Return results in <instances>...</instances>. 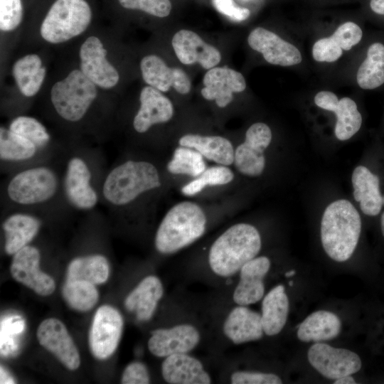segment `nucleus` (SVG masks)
<instances>
[{
  "mask_svg": "<svg viewBox=\"0 0 384 384\" xmlns=\"http://www.w3.org/2000/svg\"><path fill=\"white\" fill-rule=\"evenodd\" d=\"M362 36L360 26L353 22L348 21L340 25L331 37L342 50H348L360 42Z\"/></svg>",
  "mask_w": 384,
  "mask_h": 384,
  "instance_id": "a19ab883",
  "label": "nucleus"
},
{
  "mask_svg": "<svg viewBox=\"0 0 384 384\" xmlns=\"http://www.w3.org/2000/svg\"><path fill=\"white\" fill-rule=\"evenodd\" d=\"M121 314L113 306L102 305L96 311L89 332V346L92 355L105 360L116 351L123 331Z\"/></svg>",
  "mask_w": 384,
  "mask_h": 384,
  "instance_id": "6e6552de",
  "label": "nucleus"
},
{
  "mask_svg": "<svg viewBox=\"0 0 384 384\" xmlns=\"http://www.w3.org/2000/svg\"><path fill=\"white\" fill-rule=\"evenodd\" d=\"M270 260L265 256L255 257L240 270L239 281L233 293L237 305L249 306L260 301L265 294L264 278L270 268Z\"/></svg>",
  "mask_w": 384,
  "mask_h": 384,
  "instance_id": "6ab92c4d",
  "label": "nucleus"
},
{
  "mask_svg": "<svg viewBox=\"0 0 384 384\" xmlns=\"http://www.w3.org/2000/svg\"><path fill=\"white\" fill-rule=\"evenodd\" d=\"M92 20V11L85 0H56L45 16L40 33L53 44L66 42L84 33Z\"/></svg>",
  "mask_w": 384,
  "mask_h": 384,
  "instance_id": "39448f33",
  "label": "nucleus"
},
{
  "mask_svg": "<svg viewBox=\"0 0 384 384\" xmlns=\"http://www.w3.org/2000/svg\"><path fill=\"white\" fill-rule=\"evenodd\" d=\"M167 169L173 174L198 177L206 169V165L200 152L181 146L175 149L171 160L167 164Z\"/></svg>",
  "mask_w": 384,
  "mask_h": 384,
  "instance_id": "c9c22d12",
  "label": "nucleus"
},
{
  "mask_svg": "<svg viewBox=\"0 0 384 384\" xmlns=\"http://www.w3.org/2000/svg\"><path fill=\"white\" fill-rule=\"evenodd\" d=\"M307 357L310 364L319 373L332 380L354 374L362 365L356 353L321 342H316L309 348Z\"/></svg>",
  "mask_w": 384,
  "mask_h": 384,
  "instance_id": "1a4fd4ad",
  "label": "nucleus"
},
{
  "mask_svg": "<svg viewBox=\"0 0 384 384\" xmlns=\"http://www.w3.org/2000/svg\"><path fill=\"white\" fill-rule=\"evenodd\" d=\"M171 44L178 60L184 65L197 63L203 68L209 70L221 60L220 51L193 31L181 29L177 31L173 36Z\"/></svg>",
  "mask_w": 384,
  "mask_h": 384,
  "instance_id": "a211bd4d",
  "label": "nucleus"
},
{
  "mask_svg": "<svg viewBox=\"0 0 384 384\" xmlns=\"http://www.w3.org/2000/svg\"><path fill=\"white\" fill-rule=\"evenodd\" d=\"M164 380L170 384H209L210 374L199 359L189 353L164 358L161 366Z\"/></svg>",
  "mask_w": 384,
  "mask_h": 384,
  "instance_id": "4be33fe9",
  "label": "nucleus"
},
{
  "mask_svg": "<svg viewBox=\"0 0 384 384\" xmlns=\"http://www.w3.org/2000/svg\"><path fill=\"white\" fill-rule=\"evenodd\" d=\"M383 203H384V196L383 197ZM380 225H381V231L382 234L384 236V212L382 214L381 219H380Z\"/></svg>",
  "mask_w": 384,
  "mask_h": 384,
  "instance_id": "3c124183",
  "label": "nucleus"
},
{
  "mask_svg": "<svg viewBox=\"0 0 384 384\" xmlns=\"http://www.w3.org/2000/svg\"><path fill=\"white\" fill-rule=\"evenodd\" d=\"M215 9L233 21L240 22L246 20L250 14L247 8L237 6L233 0H212Z\"/></svg>",
  "mask_w": 384,
  "mask_h": 384,
  "instance_id": "a18cd8bd",
  "label": "nucleus"
},
{
  "mask_svg": "<svg viewBox=\"0 0 384 384\" xmlns=\"http://www.w3.org/2000/svg\"><path fill=\"white\" fill-rule=\"evenodd\" d=\"M296 273V271L295 270H291L289 272H287L285 273V277H292L293 275H294Z\"/></svg>",
  "mask_w": 384,
  "mask_h": 384,
  "instance_id": "603ef678",
  "label": "nucleus"
},
{
  "mask_svg": "<svg viewBox=\"0 0 384 384\" xmlns=\"http://www.w3.org/2000/svg\"><path fill=\"white\" fill-rule=\"evenodd\" d=\"M289 286H292V285H293V281H290V282H289Z\"/></svg>",
  "mask_w": 384,
  "mask_h": 384,
  "instance_id": "864d4df0",
  "label": "nucleus"
},
{
  "mask_svg": "<svg viewBox=\"0 0 384 384\" xmlns=\"http://www.w3.org/2000/svg\"><path fill=\"white\" fill-rule=\"evenodd\" d=\"M97 87L80 70H73L52 86L51 103L62 119L70 122H79L95 100Z\"/></svg>",
  "mask_w": 384,
  "mask_h": 384,
  "instance_id": "423d86ee",
  "label": "nucleus"
},
{
  "mask_svg": "<svg viewBox=\"0 0 384 384\" xmlns=\"http://www.w3.org/2000/svg\"><path fill=\"white\" fill-rule=\"evenodd\" d=\"M150 381L148 368L140 361H134L128 364L121 378V383L123 384H148Z\"/></svg>",
  "mask_w": 384,
  "mask_h": 384,
  "instance_id": "c03bdc74",
  "label": "nucleus"
},
{
  "mask_svg": "<svg viewBox=\"0 0 384 384\" xmlns=\"http://www.w3.org/2000/svg\"><path fill=\"white\" fill-rule=\"evenodd\" d=\"M334 112L336 115L335 135L339 140L344 141L352 137L361 128L362 117L356 103L349 97L339 100Z\"/></svg>",
  "mask_w": 384,
  "mask_h": 384,
  "instance_id": "f704fd0d",
  "label": "nucleus"
},
{
  "mask_svg": "<svg viewBox=\"0 0 384 384\" xmlns=\"http://www.w3.org/2000/svg\"><path fill=\"white\" fill-rule=\"evenodd\" d=\"M41 254L31 245H26L13 255L10 266L12 277L41 296H48L55 289L53 277L40 270Z\"/></svg>",
  "mask_w": 384,
  "mask_h": 384,
  "instance_id": "ddd939ff",
  "label": "nucleus"
},
{
  "mask_svg": "<svg viewBox=\"0 0 384 384\" xmlns=\"http://www.w3.org/2000/svg\"><path fill=\"white\" fill-rule=\"evenodd\" d=\"M160 186L159 172L152 164L129 160L108 173L102 185V195L111 205L122 206Z\"/></svg>",
  "mask_w": 384,
  "mask_h": 384,
  "instance_id": "20e7f679",
  "label": "nucleus"
},
{
  "mask_svg": "<svg viewBox=\"0 0 384 384\" xmlns=\"http://www.w3.org/2000/svg\"><path fill=\"white\" fill-rule=\"evenodd\" d=\"M23 17L21 0H0V29L10 32L20 25Z\"/></svg>",
  "mask_w": 384,
  "mask_h": 384,
  "instance_id": "58836bf2",
  "label": "nucleus"
},
{
  "mask_svg": "<svg viewBox=\"0 0 384 384\" xmlns=\"http://www.w3.org/2000/svg\"><path fill=\"white\" fill-rule=\"evenodd\" d=\"M139 102V109L133 120V127L139 133H144L153 125L166 122L173 117L172 102L153 87L147 85L142 89Z\"/></svg>",
  "mask_w": 384,
  "mask_h": 384,
  "instance_id": "412c9836",
  "label": "nucleus"
},
{
  "mask_svg": "<svg viewBox=\"0 0 384 384\" xmlns=\"http://www.w3.org/2000/svg\"><path fill=\"white\" fill-rule=\"evenodd\" d=\"M272 140L270 128L265 123L257 122L252 124L245 133V139L240 144L234 153V164L242 174L257 176L265 168L264 151Z\"/></svg>",
  "mask_w": 384,
  "mask_h": 384,
  "instance_id": "9d476101",
  "label": "nucleus"
},
{
  "mask_svg": "<svg viewBox=\"0 0 384 384\" xmlns=\"http://www.w3.org/2000/svg\"><path fill=\"white\" fill-rule=\"evenodd\" d=\"M353 196L367 215H377L383 203L378 177L363 166H357L352 174Z\"/></svg>",
  "mask_w": 384,
  "mask_h": 384,
  "instance_id": "a878e982",
  "label": "nucleus"
},
{
  "mask_svg": "<svg viewBox=\"0 0 384 384\" xmlns=\"http://www.w3.org/2000/svg\"><path fill=\"white\" fill-rule=\"evenodd\" d=\"M79 57L80 70L97 87L111 89L117 85L119 73L107 60V50L99 38H87L80 46Z\"/></svg>",
  "mask_w": 384,
  "mask_h": 384,
  "instance_id": "9b49d317",
  "label": "nucleus"
},
{
  "mask_svg": "<svg viewBox=\"0 0 384 384\" xmlns=\"http://www.w3.org/2000/svg\"><path fill=\"white\" fill-rule=\"evenodd\" d=\"M9 129L34 143L41 148L50 141V134L45 126L34 117L18 116L9 124Z\"/></svg>",
  "mask_w": 384,
  "mask_h": 384,
  "instance_id": "4c0bfd02",
  "label": "nucleus"
},
{
  "mask_svg": "<svg viewBox=\"0 0 384 384\" xmlns=\"http://www.w3.org/2000/svg\"><path fill=\"white\" fill-rule=\"evenodd\" d=\"M339 100L336 94L330 91H321L314 97V102L319 107L334 112L338 104Z\"/></svg>",
  "mask_w": 384,
  "mask_h": 384,
  "instance_id": "49530a36",
  "label": "nucleus"
},
{
  "mask_svg": "<svg viewBox=\"0 0 384 384\" xmlns=\"http://www.w3.org/2000/svg\"><path fill=\"white\" fill-rule=\"evenodd\" d=\"M0 373H1V383H15V380H14V378L9 375V373L6 371V370L2 367L1 366V370H0Z\"/></svg>",
  "mask_w": 384,
  "mask_h": 384,
  "instance_id": "09e8293b",
  "label": "nucleus"
},
{
  "mask_svg": "<svg viewBox=\"0 0 384 384\" xmlns=\"http://www.w3.org/2000/svg\"><path fill=\"white\" fill-rule=\"evenodd\" d=\"M127 9L140 10L156 17L168 16L171 11L170 0H118Z\"/></svg>",
  "mask_w": 384,
  "mask_h": 384,
  "instance_id": "ea45409f",
  "label": "nucleus"
},
{
  "mask_svg": "<svg viewBox=\"0 0 384 384\" xmlns=\"http://www.w3.org/2000/svg\"><path fill=\"white\" fill-rule=\"evenodd\" d=\"M41 222L36 217L26 213H14L4 221L5 252L14 255L18 250L28 245L37 235Z\"/></svg>",
  "mask_w": 384,
  "mask_h": 384,
  "instance_id": "393cba45",
  "label": "nucleus"
},
{
  "mask_svg": "<svg viewBox=\"0 0 384 384\" xmlns=\"http://www.w3.org/2000/svg\"><path fill=\"white\" fill-rule=\"evenodd\" d=\"M233 171L225 166H215L206 169L197 178L181 188L183 195L191 196L201 192L207 186L224 185L233 181Z\"/></svg>",
  "mask_w": 384,
  "mask_h": 384,
  "instance_id": "e433bc0d",
  "label": "nucleus"
},
{
  "mask_svg": "<svg viewBox=\"0 0 384 384\" xmlns=\"http://www.w3.org/2000/svg\"><path fill=\"white\" fill-rule=\"evenodd\" d=\"M109 274L107 258L101 255H92L73 259L68 267L66 279L83 280L95 285L105 283Z\"/></svg>",
  "mask_w": 384,
  "mask_h": 384,
  "instance_id": "7c9ffc66",
  "label": "nucleus"
},
{
  "mask_svg": "<svg viewBox=\"0 0 384 384\" xmlns=\"http://www.w3.org/2000/svg\"><path fill=\"white\" fill-rule=\"evenodd\" d=\"M232 384H280L282 379L276 374L270 373L238 370L230 378Z\"/></svg>",
  "mask_w": 384,
  "mask_h": 384,
  "instance_id": "37998d69",
  "label": "nucleus"
},
{
  "mask_svg": "<svg viewBox=\"0 0 384 384\" xmlns=\"http://www.w3.org/2000/svg\"><path fill=\"white\" fill-rule=\"evenodd\" d=\"M164 291L158 277L146 276L127 296L124 306L129 311L134 312L139 321H149L154 314Z\"/></svg>",
  "mask_w": 384,
  "mask_h": 384,
  "instance_id": "b1692460",
  "label": "nucleus"
},
{
  "mask_svg": "<svg viewBox=\"0 0 384 384\" xmlns=\"http://www.w3.org/2000/svg\"><path fill=\"white\" fill-rule=\"evenodd\" d=\"M334 383L335 384H350V383L355 384L356 383V382L355 381L354 378L352 376H351V375H345V376L336 379L334 381Z\"/></svg>",
  "mask_w": 384,
  "mask_h": 384,
  "instance_id": "8fccbe9b",
  "label": "nucleus"
},
{
  "mask_svg": "<svg viewBox=\"0 0 384 384\" xmlns=\"http://www.w3.org/2000/svg\"><path fill=\"white\" fill-rule=\"evenodd\" d=\"M356 80L365 90H373L384 83L383 44L374 43L369 46L366 58L358 70Z\"/></svg>",
  "mask_w": 384,
  "mask_h": 384,
  "instance_id": "2f4dec72",
  "label": "nucleus"
},
{
  "mask_svg": "<svg viewBox=\"0 0 384 384\" xmlns=\"http://www.w3.org/2000/svg\"><path fill=\"white\" fill-rule=\"evenodd\" d=\"M62 293L68 304L79 311L90 310L99 299L95 284L83 280L66 279Z\"/></svg>",
  "mask_w": 384,
  "mask_h": 384,
  "instance_id": "72a5a7b5",
  "label": "nucleus"
},
{
  "mask_svg": "<svg viewBox=\"0 0 384 384\" xmlns=\"http://www.w3.org/2000/svg\"><path fill=\"white\" fill-rule=\"evenodd\" d=\"M289 309V299L282 284L275 286L263 297L260 314L265 334L275 336L282 330Z\"/></svg>",
  "mask_w": 384,
  "mask_h": 384,
  "instance_id": "bb28decb",
  "label": "nucleus"
},
{
  "mask_svg": "<svg viewBox=\"0 0 384 384\" xmlns=\"http://www.w3.org/2000/svg\"><path fill=\"white\" fill-rule=\"evenodd\" d=\"M37 146L24 137L11 131L0 129V158L1 161L18 162L33 158L38 150Z\"/></svg>",
  "mask_w": 384,
  "mask_h": 384,
  "instance_id": "473e14b6",
  "label": "nucleus"
},
{
  "mask_svg": "<svg viewBox=\"0 0 384 384\" xmlns=\"http://www.w3.org/2000/svg\"><path fill=\"white\" fill-rule=\"evenodd\" d=\"M204 87L201 95L208 100H215L219 107H226L233 98L234 92L246 88L244 76L228 67H214L208 70L203 79Z\"/></svg>",
  "mask_w": 384,
  "mask_h": 384,
  "instance_id": "aec40b11",
  "label": "nucleus"
},
{
  "mask_svg": "<svg viewBox=\"0 0 384 384\" xmlns=\"http://www.w3.org/2000/svg\"><path fill=\"white\" fill-rule=\"evenodd\" d=\"M36 336L41 346L53 354L65 367L70 370L78 368L79 351L62 321L55 318L43 320L38 327Z\"/></svg>",
  "mask_w": 384,
  "mask_h": 384,
  "instance_id": "4468645a",
  "label": "nucleus"
},
{
  "mask_svg": "<svg viewBox=\"0 0 384 384\" xmlns=\"http://www.w3.org/2000/svg\"><path fill=\"white\" fill-rule=\"evenodd\" d=\"M247 43L254 50L262 54L264 59L275 65L291 66L302 62L299 49L275 33L257 27L247 37Z\"/></svg>",
  "mask_w": 384,
  "mask_h": 384,
  "instance_id": "dca6fc26",
  "label": "nucleus"
},
{
  "mask_svg": "<svg viewBox=\"0 0 384 384\" xmlns=\"http://www.w3.org/2000/svg\"><path fill=\"white\" fill-rule=\"evenodd\" d=\"M341 329V322L337 315L320 310L309 315L299 324L297 337L304 342H321L336 338Z\"/></svg>",
  "mask_w": 384,
  "mask_h": 384,
  "instance_id": "c85d7f7f",
  "label": "nucleus"
},
{
  "mask_svg": "<svg viewBox=\"0 0 384 384\" xmlns=\"http://www.w3.org/2000/svg\"><path fill=\"white\" fill-rule=\"evenodd\" d=\"M206 217L197 204L184 201L172 207L161 220L155 235L156 249L169 255L191 245L205 233Z\"/></svg>",
  "mask_w": 384,
  "mask_h": 384,
  "instance_id": "7ed1b4c3",
  "label": "nucleus"
},
{
  "mask_svg": "<svg viewBox=\"0 0 384 384\" xmlns=\"http://www.w3.org/2000/svg\"><path fill=\"white\" fill-rule=\"evenodd\" d=\"M144 81L161 92L173 87L177 92L186 95L191 88V82L186 72L180 68H170L156 55L144 56L140 62Z\"/></svg>",
  "mask_w": 384,
  "mask_h": 384,
  "instance_id": "2eb2a0df",
  "label": "nucleus"
},
{
  "mask_svg": "<svg viewBox=\"0 0 384 384\" xmlns=\"http://www.w3.org/2000/svg\"><path fill=\"white\" fill-rule=\"evenodd\" d=\"M370 6L375 13L384 15V0H370Z\"/></svg>",
  "mask_w": 384,
  "mask_h": 384,
  "instance_id": "de8ad7c7",
  "label": "nucleus"
},
{
  "mask_svg": "<svg viewBox=\"0 0 384 384\" xmlns=\"http://www.w3.org/2000/svg\"><path fill=\"white\" fill-rule=\"evenodd\" d=\"M223 332L234 344L260 340L265 334L261 314L247 306L237 305L225 319Z\"/></svg>",
  "mask_w": 384,
  "mask_h": 384,
  "instance_id": "5701e85b",
  "label": "nucleus"
},
{
  "mask_svg": "<svg viewBox=\"0 0 384 384\" xmlns=\"http://www.w3.org/2000/svg\"><path fill=\"white\" fill-rule=\"evenodd\" d=\"M342 53V48L331 36L318 40L312 48V56L318 62H334Z\"/></svg>",
  "mask_w": 384,
  "mask_h": 384,
  "instance_id": "79ce46f5",
  "label": "nucleus"
},
{
  "mask_svg": "<svg viewBox=\"0 0 384 384\" xmlns=\"http://www.w3.org/2000/svg\"><path fill=\"white\" fill-rule=\"evenodd\" d=\"M91 177L90 168L83 159L74 156L69 160L64 189L70 203L78 209L90 210L98 201L97 194L91 185Z\"/></svg>",
  "mask_w": 384,
  "mask_h": 384,
  "instance_id": "f3484780",
  "label": "nucleus"
},
{
  "mask_svg": "<svg viewBox=\"0 0 384 384\" xmlns=\"http://www.w3.org/2000/svg\"><path fill=\"white\" fill-rule=\"evenodd\" d=\"M55 172L47 166H36L19 171L6 187L9 198L21 206L45 203L52 198L58 189Z\"/></svg>",
  "mask_w": 384,
  "mask_h": 384,
  "instance_id": "0eeeda50",
  "label": "nucleus"
},
{
  "mask_svg": "<svg viewBox=\"0 0 384 384\" xmlns=\"http://www.w3.org/2000/svg\"><path fill=\"white\" fill-rule=\"evenodd\" d=\"M261 249L260 235L255 227L238 223L223 233L211 245L208 264L217 276L228 278L255 258Z\"/></svg>",
  "mask_w": 384,
  "mask_h": 384,
  "instance_id": "f257e3e1",
  "label": "nucleus"
},
{
  "mask_svg": "<svg viewBox=\"0 0 384 384\" xmlns=\"http://www.w3.org/2000/svg\"><path fill=\"white\" fill-rule=\"evenodd\" d=\"M180 146L194 149L203 157L217 164L229 166L234 162V149L231 142L220 136L186 134L178 141Z\"/></svg>",
  "mask_w": 384,
  "mask_h": 384,
  "instance_id": "cd10ccee",
  "label": "nucleus"
},
{
  "mask_svg": "<svg viewBox=\"0 0 384 384\" xmlns=\"http://www.w3.org/2000/svg\"><path fill=\"white\" fill-rule=\"evenodd\" d=\"M12 74L21 93L31 97L40 90L46 78V70L39 55L28 54L14 63Z\"/></svg>",
  "mask_w": 384,
  "mask_h": 384,
  "instance_id": "c756f323",
  "label": "nucleus"
},
{
  "mask_svg": "<svg viewBox=\"0 0 384 384\" xmlns=\"http://www.w3.org/2000/svg\"><path fill=\"white\" fill-rule=\"evenodd\" d=\"M201 341L198 329L183 323L169 328H160L151 332L148 349L156 357L166 358L176 353H190Z\"/></svg>",
  "mask_w": 384,
  "mask_h": 384,
  "instance_id": "f8f14e48",
  "label": "nucleus"
},
{
  "mask_svg": "<svg viewBox=\"0 0 384 384\" xmlns=\"http://www.w3.org/2000/svg\"><path fill=\"white\" fill-rule=\"evenodd\" d=\"M361 231L360 215L352 203L337 200L325 209L321 223V239L326 253L336 262L353 255Z\"/></svg>",
  "mask_w": 384,
  "mask_h": 384,
  "instance_id": "f03ea898",
  "label": "nucleus"
}]
</instances>
